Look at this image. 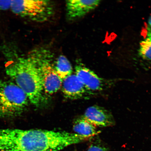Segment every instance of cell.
I'll list each match as a JSON object with an SVG mask.
<instances>
[{"label": "cell", "instance_id": "obj_1", "mask_svg": "<svg viewBox=\"0 0 151 151\" xmlns=\"http://www.w3.org/2000/svg\"><path fill=\"white\" fill-rule=\"evenodd\" d=\"M90 138L65 132L0 129V150L58 151Z\"/></svg>", "mask_w": 151, "mask_h": 151}, {"label": "cell", "instance_id": "obj_2", "mask_svg": "<svg viewBox=\"0 0 151 151\" xmlns=\"http://www.w3.org/2000/svg\"><path fill=\"white\" fill-rule=\"evenodd\" d=\"M6 73L24 92L28 100L39 106L43 99V87L36 68L28 56H20L13 52L7 53Z\"/></svg>", "mask_w": 151, "mask_h": 151}, {"label": "cell", "instance_id": "obj_3", "mask_svg": "<svg viewBox=\"0 0 151 151\" xmlns=\"http://www.w3.org/2000/svg\"><path fill=\"white\" fill-rule=\"evenodd\" d=\"M28 56L38 72L43 91L50 95L56 93L61 88L63 81L56 73L52 53L44 47H39L32 50Z\"/></svg>", "mask_w": 151, "mask_h": 151}, {"label": "cell", "instance_id": "obj_4", "mask_svg": "<svg viewBox=\"0 0 151 151\" xmlns=\"http://www.w3.org/2000/svg\"><path fill=\"white\" fill-rule=\"evenodd\" d=\"M29 101L24 92L12 81L0 80V118L19 115Z\"/></svg>", "mask_w": 151, "mask_h": 151}, {"label": "cell", "instance_id": "obj_5", "mask_svg": "<svg viewBox=\"0 0 151 151\" xmlns=\"http://www.w3.org/2000/svg\"><path fill=\"white\" fill-rule=\"evenodd\" d=\"M17 16L37 22L47 21L54 14V6L50 1H12L10 9Z\"/></svg>", "mask_w": 151, "mask_h": 151}, {"label": "cell", "instance_id": "obj_6", "mask_svg": "<svg viewBox=\"0 0 151 151\" xmlns=\"http://www.w3.org/2000/svg\"><path fill=\"white\" fill-rule=\"evenodd\" d=\"M75 75L88 92L101 91L107 88L106 81L81 64L76 66Z\"/></svg>", "mask_w": 151, "mask_h": 151}, {"label": "cell", "instance_id": "obj_7", "mask_svg": "<svg viewBox=\"0 0 151 151\" xmlns=\"http://www.w3.org/2000/svg\"><path fill=\"white\" fill-rule=\"evenodd\" d=\"M82 118L96 127H109L114 126L115 124L112 113L99 106L88 107L85 111Z\"/></svg>", "mask_w": 151, "mask_h": 151}, {"label": "cell", "instance_id": "obj_8", "mask_svg": "<svg viewBox=\"0 0 151 151\" xmlns=\"http://www.w3.org/2000/svg\"><path fill=\"white\" fill-rule=\"evenodd\" d=\"M100 2L101 1L99 0L67 1L66 7L67 18L69 20H73L83 17L95 9Z\"/></svg>", "mask_w": 151, "mask_h": 151}, {"label": "cell", "instance_id": "obj_9", "mask_svg": "<svg viewBox=\"0 0 151 151\" xmlns=\"http://www.w3.org/2000/svg\"><path fill=\"white\" fill-rule=\"evenodd\" d=\"M62 86L64 95L69 99H81L87 92H88L75 74H71L65 79Z\"/></svg>", "mask_w": 151, "mask_h": 151}, {"label": "cell", "instance_id": "obj_10", "mask_svg": "<svg viewBox=\"0 0 151 151\" xmlns=\"http://www.w3.org/2000/svg\"><path fill=\"white\" fill-rule=\"evenodd\" d=\"M73 130L75 133L90 139L101 132L97 130L95 126L82 117L76 121L73 124Z\"/></svg>", "mask_w": 151, "mask_h": 151}, {"label": "cell", "instance_id": "obj_11", "mask_svg": "<svg viewBox=\"0 0 151 151\" xmlns=\"http://www.w3.org/2000/svg\"><path fill=\"white\" fill-rule=\"evenodd\" d=\"M55 67L58 76L63 81L72 74L73 69L71 64L65 56L61 55L58 57Z\"/></svg>", "mask_w": 151, "mask_h": 151}, {"label": "cell", "instance_id": "obj_12", "mask_svg": "<svg viewBox=\"0 0 151 151\" xmlns=\"http://www.w3.org/2000/svg\"><path fill=\"white\" fill-rule=\"evenodd\" d=\"M139 53L143 59L151 62V41L145 39L139 44Z\"/></svg>", "mask_w": 151, "mask_h": 151}, {"label": "cell", "instance_id": "obj_13", "mask_svg": "<svg viewBox=\"0 0 151 151\" xmlns=\"http://www.w3.org/2000/svg\"><path fill=\"white\" fill-rule=\"evenodd\" d=\"M88 151H109L106 147L102 145L101 143H94L92 144Z\"/></svg>", "mask_w": 151, "mask_h": 151}, {"label": "cell", "instance_id": "obj_14", "mask_svg": "<svg viewBox=\"0 0 151 151\" xmlns=\"http://www.w3.org/2000/svg\"><path fill=\"white\" fill-rule=\"evenodd\" d=\"M12 1H0V11H5L10 9Z\"/></svg>", "mask_w": 151, "mask_h": 151}, {"label": "cell", "instance_id": "obj_15", "mask_svg": "<svg viewBox=\"0 0 151 151\" xmlns=\"http://www.w3.org/2000/svg\"><path fill=\"white\" fill-rule=\"evenodd\" d=\"M151 41V16L149 18L147 24L146 31V38Z\"/></svg>", "mask_w": 151, "mask_h": 151}, {"label": "cell", "instance_id": "obj_16", "mask_svg": "<svg viewBox=\"0 0 151 151\" xmlns=\"http://www.w3.org/2000/svg\"><path fill=\"white\" fill-rule=\"evenodd\" d=\"M0 151H4L0 150Z\"/></svg>", "mask_w": 151, "mask_h": 151}]
</instances>
